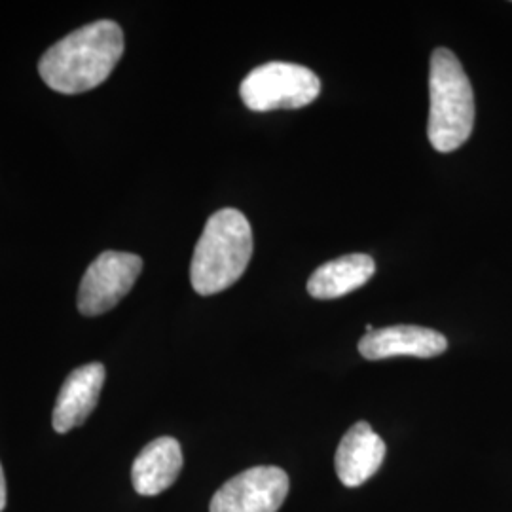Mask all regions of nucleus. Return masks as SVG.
Returning <instances> with one entry per match:
<instances>
[{"mask_svg": "<svg viewBox=\"0 0 512 512\" xmlns=\"http://www.w3.org/2000/svg\"><path fill=\"white\" fill-rule=\"evenodd\" d=\"M124 55V31L116 21H93L46 50L38 74L48 88L65 95L103 84Z\"/></svg>", "mask_w": 512, "mask_h": 512, "instance_id": "obj_1", "label": "nucleus"}, {"mask_svg": "<svg viewBox=\"0 0 512 512\" xmlns=\"http://www.w3.org/2000/svg\"><path fill=\"white\" fill-rule=\"evenodd\" d=\"M253 256V230L238 209H220L211 215L196 243L190 281L202 296L222 293L245 274Z\"/></svg>", "mask_w": 512, "mask_h": 512, "instance_id": "obj_2", "label": "nucleus"}, {"mask_svg": "<svg viewBox=\"0 0 512 512\" xmlns=\"http://www.w3.org/2000/svg\"><path fill=\"white\" fill-rule=\"evenodd\" d=\"M475 126V93L458 57L437 48L429 67L427 135L435 150L454 152L467 143Z\"/></svg>", "mask_w": 512, "mask_h": 512, "instance_id": "obj_3", "label": "nucleus"}, {"mask_svg": "<svg viewBox=\"0 0 512 512\" xmlns=\"http://www.w3.org/2000/svg\"><path fill=\"white\" fill-rule=\"evenodd\" d=\"M321 93V80L308 67L272 61L253 69L241 82L239 95L253 112L302 109Z\"/></svg>", "mask_w": 512, "mask_h": 512, "instance_id": "obj_4", "label": "nucleus"}, {"mask_svg": "<svg viewBox=\"0 0 512 512\" xmlns=\"http://www.w3.org/2000/svg\"><path fill=\"white\" fill-rule=\"evenodd\" d=\"M143 272V258L133 253L105 251L93 260L78 289V310L97 317L118 306Z\"/></svg>", "mask_w": 512, "mask_h": 512, "instance_id": "obj_5", "label": "nucleus"}, {"mask_svg": "<svg viewBox=\"0 0 512 512\" xmlns=\"http://www.w3.org/2000/svg\"><path fill=\"white\" fill-rule=\"evenodd\" d=\"M289 486L283 469L253 467L220 486L209 512H277L287 499Z\"/></svg>", "mask_w": 512, "mask_h": 512, "instance_id": "obj_6", "label": "nucleus"}, {"mask_svg": "<svg viewBox=\"0 0 512 512\" xmlns=\"http://www.w3.org/2000/svg\"><path fill=\"white\" fill-rule=\"evenodd\" d=\"M448 349V340L437 330L418 325H395L376 329L359 340V353L368 361L391 357L431 359Z\"/></svg>", "mask_w": 512, "mask_h": 512, "instance_id": "obj_7", "label": "nucleus"}, {"mask_svg": "<svg viewBox=\"0 0 512 512\" xmlns=\"http://www.w3.org/2000/svg\"><path fill=\"white\" fill-rule=\"evenodd\" d=\"M107 370L101 363H90L73 370L61 387L55 401L52 425L55 433L65 435L90 418L99 403Z\"/></svg>", "mask_w": 512, "mask_h": 512, "instance_id": "obj_8", "label": "nucleus"}, {"mask_svg": "<svg viewBox=\"0 0 512 512\" xmlns=\"http://www.w3.org/2000/svg\"><path fill=\"white\" fill-rule=\"evenodd\" d=\"M385 459V442L370 427V423H355L336 450V475L348 488L363 486L382 467Z\"/></svg>", "mask_w": 512, "mask_h": 512, "instance_id": "obj_9", "label": "nucleus"}, {"mask_svg": "<svg viewBox=\"0 0 512 512\" xmlns=\"http://www.w3.org/2000/svg\"><path fill=\"white\" fill-rule=\"evenodd\" d=\"M183 471V450L179 440L160 437L147 444L133 461L131 482L139 495L154 497L175 484Z\"/></svg>", "mask_w": 512, "mask_h": 512, "instance_id": "obj_10", "label": "nucleus"}, {"mask_svg": "<svg viewBox=\"0 0 512 512\" xmlns=\"http://www.w3.org/2000/svg\"><path fill=\"white\" fill-rule=\"evenodd\" d=\"M376 272V262L365 253L340 256L319 266L308 281V293L317 300H334L361 289Z\"/></svg>", "mask_w": 512, "mask_h": 512, "instance_id": "obj_11", "label": "nucleus"}, {"mask_svg": "<svg viewBox=\"0 0 512 512\" xmlns=\"http://www.w3.org/2000/svg\"><path fill=\"white\" fill-rule=\"evenodd\" d=\"M4 507H6V478L0 465V512L4 511Z\"/></svg>", "mask_w": 512, "mask_h": 512, "instance_id": "obj_12", "label": "nucleus"}]
</instances>
